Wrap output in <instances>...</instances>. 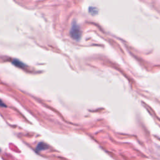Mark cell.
Masks as SVG:
<instances>
[{
    "instance_id": "cell-2",
    "label": "cell",
    "mask_w": 160,
    "mask_h": 160,
    "mask_svg": "<svg viewBox=\"0 0 160 160\" xmlns=\"http://www.w3.org/2000/svg\"><path fill=\"white\" fill-rule=\"evenodd\" d=\"M48 148V146L46 143H44L43 142H40L38 144V145L36 146V150L38 152H40L41 151L46 150Z\"/></svg>"
},
{
    "instance_id": "cell-4",
    "label": "cell",
    "mask_w": 160,
    "mask_h": 160,
    "mask_svg": "<svg viewBox=\"0 0 160 160\" xmlns=\"http://www.w3.org/2000/svg\"><path fill=\"white\" fill-rule=\"evenodd\" d=\"M0 107H4V108H6L7 107L6 104L4 103V102L1 99H0Z\"/></svg>"
},
{
    "instance_id": "cell-1",
    "label": "cell",
    "mask_w": 160,
    "mask_h": 160,
    "mask_svg": "<svg viewBox=\"0 0 160 160\" xmlns=\"http://www.w3.org/2000/svg\"><path fill=\"white\" fill-rule=\"evenodd\" d=\"M70 35L71 38L76 40L79 41L81 39V31L80 29L79 26L76 22V21H73L72 22V25L70 29Z\"/></svg>"
},
{
    "instance_id": "cell-3",
    "label": "cell",
    "mask_w": 160,
    "mask_h": 160,
    "mask_svg": "<svg viewBox=\"0 0 160 160\" xmlns=\"http://www.w3.org/2000/svg\"><path fill=\"white\" fill-rule=\"evenodd\" d=\"M12 63L16 67H18V68H24L26 65L23 63L22 61H19V59H13L12 61Z\"/></svg>"
},
{
    "instance_id": "cell-5",
    "label": "cell",
    "mask_w": 160,
    "mask_h": 160,
    "mask_svg": "<svg viewBox=\"0 0 160 160\" xmlns=\"http://www.w3.org/2000/svg\"><path fill=\"white\" fill-rule=\"evenodd\" d=\"M1 149H0V152H1Z\"/></svg>"
}]
</instances>
